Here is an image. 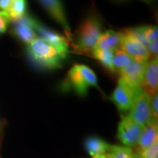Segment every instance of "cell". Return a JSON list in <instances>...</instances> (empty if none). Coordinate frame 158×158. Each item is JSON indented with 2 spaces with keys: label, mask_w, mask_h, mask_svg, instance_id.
<instances>
[{
  "label": "cell",
  "mask_w": 158,
  "mask_h": 158,
  "mask_svg": "<svg viewBox=\"0 0 158 158\" xmlns=\"http://www.w3.org/2000/svg\"><path fill=\"white\" fill-rule=\"evenodd\" d=\"M158 93L154 94L152 97H150V108H151V113L153 118L157 119L158 115Z\"/></svg>",
  "instance_id": "obj_24"
},
{
  "label": "cell",
  "mask_w": 158,
  "mask_h": 158,
  "mask_svg": "<svg viewBox=\"0 0 158 158\" xmlns=\"http://www.w3.org/2000/svg\"><path fill=\"white\" fill-rule=\"evenodd\" d=\"M158 139L157 119L151 120L142 130L141 136L137 142L136 152H141L152 146Z\"/></svg>",
  "instance_id": "obj_12"
},
{
  "label": "cell",
  "mask_w": 158,
  "mask_h": 158,
  "mask_svg": "<svg viewBox=\"0 0 158 158\" xmlns=\"http://www.w3.org/2000/svg\"><path fill=\"white\" fill-rule=\"evenodd\" d=\"M93 158H135V154L130 148L111 145L106 154Z\"/></svg>",
  "instance_id": "obj_17"
},
{
  "label": "cell",
  "mask_w": 158,
  "mask_h": 158,
  "mask_svg": "<svg viewBox=\"0 0 158 158\" xmlns=\"http://www.w3.org/2000/svg\"><path fill=\"white\" fill-rule=\"evenodd\" d=\"M67 82L69 87L75 90V92L80 96H85L90 87L84 76L80 72L77 64L74 65L69 71Z\"/></svg>",
  "instance_id": "obj_13"
},
{
  "label": "cell",
  "mask_w": 158,
  "mask_h": 158,
  "mask_svg": "<svg viewBox=\"0 0 158 158\" xmlns=\"http://www.w3.org/2000/svg\"><path fill=\"white\" fill-rule=\"evenodd\" d=\"M48 13L64 29L69 40L70 39V27L64 11L62 0H38Z\"/></svg>",
  "instance_id": "obj_10"
},
{
  "label": "cell",
  "mask_w": 158,
  "mask_h": 158,
  "mask_svg": "<svg viewBox=\"0 0 158 158\" xmlns=\"http://www.w3.org/2000/svg\"><path fill=\"white\" fill-rule=\"evenodd\" d=\"M34 27L35 33H37L41 37L40 39L45 40L48 44L56 47L59 50L62 51L63 54L68 55L69 45V40L68 39H66L64 36H62L56 32L48 28L36 19L34 20Z\"/></svg>",
  "instance_id": "obj_7"
},
{
  "label": "cell",
  "mask_w": 158,
  "mask_h": 158,
  "mask_svg": "<svg viewBox=\"0 0 158 158\" xmlns=\"http://www.w3.org/2000/svg\"><path fill=\"white\" fill-rule=\"evenodd\" d=\"M147 62L133 60L127 67L119 71V79L123 80L125 83L135 89H141V81Z\"/></svg>",
  "instance_id": "obj_9"
},
{
  "label": "cell",
  "mask_w": 158,
  "mask_h": 158,
  "mask_svg": "<svg viewBox=\"0 0 158 158\" xmlns=\"http://www.w3.org/2000/svg\"><path fill=\"white\" fill-rule=\"evenodd\" d=\"M120 48L121 50L124 51L131 58L134 60L147 62L149 59V54L147 48L140 41L130 36L126 31L121 32V40H120Z\"/></svg>",
  "instance_id": "obj_6"
},
{
  "label": "cell",
  "mask_w": 158,
  "mask_h": 158,
  "mask_svg": "<svg viewBox=\"0 0 158 158\" xmlns=\"http://www.w3.org/2000/svg\"><path fill=\"white\" fill-rule=\"evenodd\" d=\"M10 21L11 19L7 12L5 11H0V35L6 32Z\"/></svg>",
  "instance_id": "obj_23"
},
{
  "label": "cell",
  "mask_w": 158,
  "mask_h": 158,
  "mask_svg": "<svg viewBox=\"0 0 158 158\" xmlns=\"http://www.w3.org/2000/svg\"><path fill=\"white\" fill-rule=\"evenodd\" d=\"M121 40V32L107 30L102 34L98 40L95 49L100 50H115L118 48Z\"/></svg>",
  "instance_id": "obj_14"
},
{
  "label": "cell",
  "mask_w": 158,
  "mask_h": 158,
  "mask_svg": "<svg viewBox=\"0 0 158 158\" xmlns=\"http://www.w3.org/2000/svg\"><path fill=\"white\" fill-rule=\"evenodd\" d=\"M11 2V0H0V9L2 11H6L10 6Z\"/></svg>",
  "instance_id": "obj_26"
},
{
  "label": "cell",
  "mask_w": 158,
  "mask_h": 158,
  "mask_svg": "<svg viewBox=\"0 0 158 158\" xmlns=\"http://www.w3.org/2000/svg\"><path fill=\"white\" fill-rule=\"evenodd\" d=\"M27 0H11L6 12L9 15L11 20L13 21L24 17L27 14Z\"/></svg>",
  "instance_id": "obj_16"
},
{
  "label": "cell",
  "mask_w": 158,
  "mask_h": 158,
  "mask_svg": "<svg viewBox=\"0 0 158 158\" xmlns=\"http://www.w3.org/2000/svg\"><path fill=\"white\" fill-rule=\"evenodd\" d=\"M27 50L28 56L35 64L48 69L60 68L62 61L67 57V55L63 54L56 47L40 38H36L29 43Z\"/></svg>",
  "instance_id": "obj_1"
},
{
  "label": "cell",
  "mask_w": 158,
  "mask_h": 158,
  "mask_svg": "<svg viewBox=\"0 0 158 158\" xmlns=\"http://www.w3.org/2000/svg\"><path fill=\"white\" fill-rule=\"evenodd\" d=\"M157 41H153V42H149L147 46V49L148 51L149 56H153V58L157 57L158 53V48H157Z\"/></svg>",
  "instance_id": "obj_25"
},
{
  "label": "cell",
  "mask_w": 158,
  "mask_h": 158,
  "mask_svg": "<svg viewBox=\"0 0 158 158\" xmlns=\"http://www.w3.org/2000/svg\"><path fill=\"white\" fill-rule=\"evenodd\" d=\"M113 51L94 49L92 52V56L95 59H97L98 62H100V64L106 69H107L110 72L114 73L115 70H114L113 66Z\"/></svg>",
  "instance_id": "obj_18"
},
{
  "label": "cell",
  "mask_w": 158,
  "mask_h": 158,
  "mask_svg": "<svg viewBox=\"0 0 158 158\" xmlns=\"http://www.w3.org/2000/svg\"><path fill=\"white\" fill-rule=\"evenodd\" d=\"M77 65H78L80 72L84 76V77L86 80V82L88 83V85H90V87H91V86L97 87L98 81H97L96 75L93 72V70L90 69L89 67L85 66V65H81V64H77Z\"/></svg>",
  "instance_id": "obj_20"
},
{
  "label": "cell",
  "mask_w": 158,
  "mask_h": 158,
  "mask_svg": "<svg viewBox=\"0 0 158 158\" xmlns=\"http://www.w3.org/2000/svg\"><path fill=\"white\" fill-rule=\"evenodd\" d=\"M128 117L143 127L151 120L156 119L153 118L151 113L150 97L142 91L141 89L138 90L136 94L135 101L130 108Z\"/></svg>",
  "instance_id": "obj_3"
},
{
  "label": "cell",
  "mask_w": 158,
  "mask_h": 158,
  "mask_svg": "<svg viewBox=\"0 0 158 158\" xmlns=\"http://www.w3.org/2000/svg\"><path fill=\"white\" fill-rule=\"evenodd\" d=\"M102 26L99 19L93 15L85 19L77 32V40L74 48L79 54L92 55L98 40L101 35Z\"/></svg>",
  "instance_id": "obj_2"
},
{
  "label": "cell",
  "mask_w": 158,
  "mask_h": 158,
  "mask_svg": "<svg viewBox=\"0 0 158 158\" xmlns=\"http://www.w3.org/2000/svg\"><path fill=\"white\" fill-rule=\"evenodd\" d=\"M110 146L111 145H109L107 142L96 136H90L85 141V149L92 157L106 154L109 150Z\"/></svg>",
  "instance_id": "obj_15"
},
{
  "label": "cell",
  "mask_w": 158,
  "mask_h": 158,
  "mask_svg": "<svg viewBox=\"0 0 158 158\" xmlns=\"http://www.w3.org/2000/svg\"><path fill=\"white\" fill-rule=\"evenodd\" d=\"M135 158H158V141L143 151L136 152Z\"/></svg>",
  "instance_id": "obj_22"
},
{
  "label": "cell",
  "mask_w": 158,
  "mask_h": 158,
  "mask_svg": "<svg viewBox=\"0 0 158 158\" xmlns=\"http://www.w3.org/2000/svg\"><path fill=\"white\" fill-rule=\"evenodd\" d=\"M144 1H147V2H148V1H149V0H144Z\"/></svg>",
  "instance_id": "obj_27"
},
{
  "label": "cell",
  "mask_w": 158,
  "mask_h": 158,
  "mask_svg": "<svg viewBox=\"0 0 158 158\" xmlns=\"http://www.w3.org/2000/svg\"><path fill=\"white\" fill-rule=\"evenodd\" d=\"M134 59L126 54L124 51L121 49H115L113 51V66L115 72L116 71H120L126 67H127L129 65L131 62Z\"/></svg>",
  "instance_id": "obj_19"
},
{
  "label": "cell",
  "mask_w": 158,
  "mask_h": 158,
  "mask_svg": "<svg viewBox=\"0 0 158 158\" xmlns=\"http://www.w3.org/2000/svg\"><path fill=\"white\" fill-rule=\"evenodd\" d=\"M34 20L35 19L28 14H26L24 17L17 20H13V35L26 44L31 43L34 39L37 38L34 27Z\"/></svg>",
  "instance_id": "obj_8"
},
{
  "label": "cell",
  "mask_w": 158,
  "mask_h": 158,
  "mask_svg": "<svg viewBox=\"0 0 158 158\" xmlns=\"http://www.w3.org/2000/svg\"><path fill=\"white\" fill-rule=\"evenodd\" d=\"M143 130V127L127 116L123 117L118 127V138L127 148L135 146Z\"/></svg>",
  "instance_id": "obj_5"
},
{
  "label": "cell",
  "mask_w": 158,
  "mask_h": 158,
  "mask_svg": "<svg viewBox=\"0 0 158 158\" xmlns=\"http://www.w3.org/2000/svg\"><path fill=\"white\" fill-rule=\"evenodd\" d=\"M142 35L144 36L145 40L148 42H153V41H157L158 38V29L157 27L155 26H144L140 27Z\"/></svg>",
  "instance_id": "obj_21"
},
{
  "label": "cell",
  "mask_w": 158,
  "mask_h": 158,
  "mask_svg": "<svg viewBox=\"0 0 158 158\" xmlns=\"http://www.w3.org/2000/svg\"><path fill=\"white\" fill-rule=\"evenodd\" d=\"M139 90L140 89L131 87L123 80L118 79V85L113 92L111 98L120 112H129Z\"/></svg>",
  "instance_id": "obj_4"
},
{
  "label": "cell",
  "mask_w": 158,
  "mask_h": 158,
  "mask_svg": "<svg viewBox=\"0 0 158 158\" xmlns=\"http://www.w3.org/2000/svg\"><path fill=\"white\" fill-rule=\"evenodd\" d=\"M158 88V59L153 58L145 66L141 89L149 97L157 93Z\"/></svg>",
  "instance_id": "obj_11"
}]
</instances>
